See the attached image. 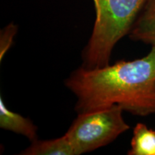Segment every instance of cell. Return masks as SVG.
<instances>
[{
  "instance_id": "obj_4",
  "label": "cell",
  "mask_w": 155,
  "mask_h": 155,
  "mask_svg": "<svg viewBox=\"0 0 155 155\" xmlns=\"http://www.w3.org/2000/svg\"><path fill=\"white\" fill-rule=\"evenodd\" d=\"M129 34L134 40L155 45V0H147Z\"/></svg>"
},
{
  "instance_id": "obj_3",
  "label": "cell",
  "mask_w": 155,
  "mask_h": 155,
  "mask_svg": "<svg viewBox=\"0 0 155 155\" xmlns=\"http://www.w3.org/2000/svg\"><path fill=\"white\" fill-rule=\"evenodd\" d=\"M123 111L121 106L114 105L78 114L65 133L76 155L106 146L129 130Z\"/></svg>"
},
{
  "instance_id": "obj_1",
  "label": "cell",
  "mask_w": 155,
  "mask_h": 155,
  "mask_svg": "<svg viewBox=\"0 0 155 155\" xmlns=\"http://www.w3.org/2000/svg\"><path fill=\"white\" fill-rule=\"evenodd\" d=\"M78 114L118 105L135 115L155 113V45L148 55L96 68L81 67L65 81Z\"/></svg>"
},
{
  "instance_id": "obj_5",
  "label": "cell",
  "mask_w": 155,
  "mask_h": 155,
  "mask_svg": "<svg viewBox=\"0 0 155 155\" xmlns=\"http://www.w3.org/2000/svg\"><path fill=\"white\" fill-rule=\"evenodd\" d=\"M0 127L25 136L31 141L38 138L36 126L29 119L8 109L2 97H0Z\"/></svg>"
},
{
  "instance_id": "obj_2",
  "label": "cell",
  "mask_w": 155,
  "mask_h": 155,
  "mask_svg": "<svg viewBox=\"0 0 155 155\" xmlns=\"http://www.w3.org/2000/svg\"><path fill=\"white\" fill-rule=\"evenodd\" d=\"M147 0H93L96 19L91 38L83 50V67L109 65L114 46L129 34Z\"/></svg>"
},
{
  "instance_id": "obj_7",
  "label": "cell",
  "mask_w": 155,
  "mask_h": 155,
  "mask_svg": "<svg viewBox=\"0 0 155 155\" xmlns=\"http://www.w3.org/2000/svg\"><path fill=\"white\" fill-rule=\"evenodd\" d=\"M129 155H155V131L137 124L133 131Z\"/></svg>"
},
{
  "instance_id": "obj_6",
  "label": "cell",
  "mask_w": 155,
  "mask_h": 155,
  "mask_svg": "<svg viewBox=\"0 0 155 155\" xmlns=\"http://www.w3.org/2000/svg\"><path fill=\"white\" fill-rule=\"evenodd\" d=\"M24 155H76L66 136L50 140H35L26 150Z\"/></svg>"
},
{
  "instance_id": "obj_8",
  "label": "cell",
  "mask_w": 155,
  "mask_h": 155,
  "mask_svg": "<svg viewBox=\"0 0 155 155\" xmlns=\"http://www.w3.org/2000/svg\"><path fill=\"white\" fill-rule=\"evenodd\" d=\"M17 31V27L13 23H10L2 31L1 36H0L1 38H0V59L1 60H2L4 55L11 47Z\"/></svg>"
}]
</instances>
